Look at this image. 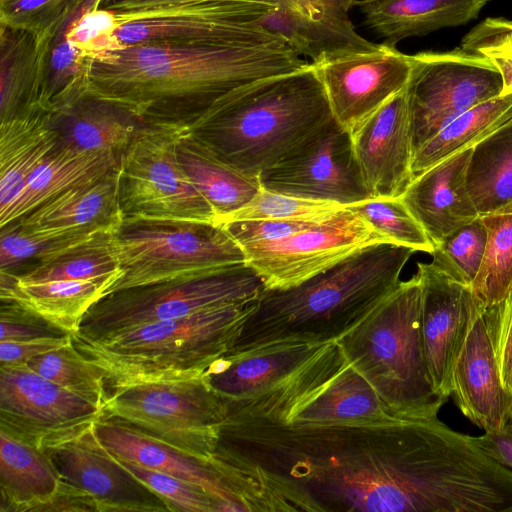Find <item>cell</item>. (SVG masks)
I'll return each instance as SVG.
<instances>
[{"mask_svg":"<svg viewBox=\"0 0 512 512\" xmlns=\"http://www.w3.org/2000/svg\"><path fill=\"white\" fill-rule=\"evenodd\" d=\"M363 180L373 198H400L414 179V147L406 87L351 133Z\"/></svg>","mask_w":512,"mask_h":512,"instance_id":"7402d4cb","label":"cell"},{"mask_svg":"<svg viewBox=\"0 0 512 512\" xmlns=\"http://www.w3.org/2000/svg\"><path fill=\"white\" fill-rule=\"evenodd\" d=\"M183 128L145 124L119 162L124 216L216 223L210 203L191 182L177 155Z\"/></svg>","mask_w":512,"mask_h":512,"instance_id":"8fae6325","label":"cell"},{"mask_svg":"<svg viewBox=\"0 0 512 512\" xmlns=\"http://www.w3.org/2000/svg\"><path fill=\"white\" fill-rule=\"evenodd\" d=\"M255 301L223 304L96 339L71 334L72 341L90 362L105 372L108 388L142 381L200 377L230 350Z\"/></svg>","mask_w":512,"mask_h":512,"instance_id":"5b68a950","label":"cell"},{"mask_svg":"<svg viewBox=\"0 0 512 512\" xmlns=\"http://www.w3.org/2000/svg\"><path fill=\"white\" fill-rule=\"evenodd\" d=\"M0 341L61 337L67 333L14 300L1 299Z\"/></svg>","mask_w":512,"mask_h":512,"instance_id":"c3c4849f","label":"cell"},{"mask_svg":"<svg viewBox=\"0 0 512 512\" xmlns=\"http://www.w3.org/2000/svg\"><path fill=\"white\" fill-rule=\"evenodd\" d=\"M110 281L52 280L23 283L0 273L1 299L14 300L57 328L74 334L88 310L107 295Z\"/></svg>","mask_w":512,"mask_h":512,"instance_id":"d6a6232c","label":"cell"},{"mask_svg":"<svg viewBox=\"0 0 512 512\" xmlns=\"http://www.w3.org/2000/svg\"><path fill=\"white\" fill-rule=\"evenodd\" d=\"M490 0H357L363 25L383 43L400 41L476 19Z\"/></svg>","mask_w":512,"mask_h":512,"instance_id":"83f0119b","label":"cell"},{"mask_svg":"<svg viewBox=\"0 0 512 512\" xmlns=\"http://www.w3.org/2000/svg\"><path fill=\"white\" fill-rule=\"evenodd\" d=\"M116 229L98 231L43 260L29 272L10 276L23 283L80 280L114 284L122 275L115 242Z\"/></svg>","mask_w":512,"mask_h":512,"instance_id":"8d00e7d4","label":"cell"},{"mask_svg":"<svg viewBox=\"0 0 512 512\" xmlns=\"http://www.w3.org/2000/svg\"><path fill=\"white\" fill-rule=\"evenodd\" d=\"M113 456L162 498L172 512H227L219 498L198 484Z\"/></svg>","mask_w":512,"mask_h":512,"instance_id":"f6af8a7d","label":"cell"},{"mask_svg":"<svg viewBox=\"0 0 512 512\" xmlns=\"http://www.w3.org/2000/svg\"><path fill=\"white\" fill-rule=\"evenodd\" d=\"M93 432L113 455L204 487L225 504L227 512H268L258 488L215 458L190 454L106 417L94 424Z\"/></svg>","mask_w":512,"mask_h":512,"instance_id":"ac0fdd59","label":"cell"},{"mask_svg":"<svg viewBox=\"0 0 512 512\" xmlns=\"http://www.w3.org/2000/svg\"><path fill=\"white\" fill-rule=\"evenodd\" d=\"M493 213H512V201L502 206Z\"/></svg>","mask_w":512,"mask_h":512,"instance_id":"6f0895ef","label":"cell"},{"mask_svg":"<svg viewBox=\"0 0 512 512\" xmlns=\"http://www.w3.org/2000/svg\"><path fill=\"white\" fill-rule=\"evenodd\" d=\"M68 0H0V24L24 29L39 38L63 12Z\"/></svg>","mask_w":512,"mask_h":512,"instance_id":"7dc6e473","label":"cell"},{"mask_svg":"<svg viewBox=\"0 0 512 512\" xmlns=\"http://www.w3.org/2000/svg\"><path fill=\"white\" fill-rule=\"evenodd\" d=\"M451 396L462 414L485 432L502 430L512 418V394L501 380L485 309L476 316L454 365Z\"/></svg>","mask_w":512,"mask_h":512,"instance_id":"603a6c76","label":"cell"},{"mask_svg":"<svg viewBox=\"0 0 512 512\" xmlns=\"http://www.w3.org/2000/svg\"><path fill=\"white\" fill-rule=\"evenodd\" d=\"M487 231L486 245L471 285L482 309L503 302L512 293V213L480 216Z\"/></svg>","mask_w":512,"mask_h":512,"instance_id":"f35d334b","label":"cell"},{"mask_svg":"<svg viewBox=\"0 0 512 512\" xmlns=\"http://www.w3.org/2000/svg\"><path fill=\"white\" fill-rule=\"evenodd\" d=\"M357 0H278L288 9L309 20H318L342 5H353Z\"/></svg>","mask_w":512,"mask_h":512,"instance_id":"9f6ffc18","label":"cell"},{"mask_svg":"<svg viewBox=\"0 0 512 512\" xmlns=\"http://www.w3.org/2000/svg\"><path fill=\"white\" fill-rule=\"evenodd\" d=\"M122 219L118 168L62 192L18 220L33 230L90 235L116 229Z\"/></svg>","mask_w":512,"mask_h":512,"instance_id":"4316f807","label":"cell"},{"mask_svg":"<svg viewBox=\"0 0 512 512\" xmlns=\"http://www.w3.org/2000/svg\"><path fill=\"white\" fill-rule=\"evenodd\" d=\"M264 290L263 279L246 262L125 288L96 302L74 334L96 339L137 325L184 317L223 304L253 302Z\"/></svg>","mask_w":512,"mask_h":512,"instance_id":"9c48e42d","label":"cell"},{"mask_svg":"<svg viewBox=\"0 0 512 512\" xmlns=\"http://www.w3.org/2000/svg\"><path fill=\"white\" fill-rule=\"evenodd\" d=\"M47 113L0 122V213L22 192L58 143L47 125Z\"/></svg>","mask_w":512,"mask_h":512,"instance_id":"e575fe53","label":"cell"},{"mask_svg":"<svg viewBox=\"0 0 512 512\" xmlns=\"http://www.w3.org/2000/svg\"><path fill=\"white\" fill-rule=\"evenodd\" d=\"M331 117L311 62L231 91L184 129L224 163L258 177Z\"/></svg>","mask_w":512,"mask_h":512,"instance_id":"277c9868","label":"cell"},{"mask_svg":"<svg viewBox=\"0 0 512 512\" xmlns=\"http://www.w3.org/2000/svg\"><path fill=\"white\" fill-rule=\"evenodd\" d=\"M177 155L191 182L215 211L217 224L246 205L261 188L258 177L224 163L184 128L177 141Z\"/></svg>","mask_w":512,"mask_h":512,"instance_id":"836d02e7","label":"cell"},{"mask_svg":"<svg viewBox=\"0 0 512 512\" xmlns=\"http://www.w3.org/2000/svg\"><path fill=\"white\" fill-rule=\"evenodd\" d=\"M389 243L430 254L434 245L402 198H370L348 205Z\"/></svg>","mask_w":512,"mask_h":512,"instance_id":"b9f144b4","label":"cell"},{"mask_svg":"<svg viewBox=\"0 0 512 512\" xmlns=\"http://www.w3.org/2000/svg\"><path fill=\"white\" fill-rule=\"evenodd\" d=\"M343 208L336 202L303 199L260 188L246 205L226 217L221 225L241 220L320 222Z\"/></svg>","mask_w":512,"mask_h":512,"instance_id":"ee69618b","label":"cell"},{"mask_svg":"<svg viewBox=\"0 0 512 512\" xmlns=\"http://www.w3.org/2000/svg\"><path fill=\"white\" fill-rule=\"evenodd\" d=\"M323 344H282L237 354H224L205 372L224 404L252 398L309 362Z\"/></svg>","mask_w":512,"mask_h":512,"instance_id":"484cf974","label":"cell"},{"mask_svg":"<svg viewBox=\"0 0 512 512\" xmlns=\"http://www.w3.org/2000/svg\"><path fill=\"white\" fill-rule=\"evenodd\" d=\"M467 185L480 216L512 201V120L473 148Z\"/></svg>","mask_w":512,"mask_h":512,"instance_id":"74e56055","label":"cell"},{"mask_svg":"<svg viewBox=\"0 0 512 512\" xmlns=\"http://www.w3.org/2000/svg\"><path fill=\"white\" fill-rule=\"evenodd\" d=\"M511 120L512 94L498 96L464 112L414 152V178L460 152L473 149Z\"/></svg>","mask_w":512,"mask_h":512,"instance_id":"d590c367","label":"cell"},{"mask_svg":"<svg viewBox=\"0 0 512 512\" xmlns=\"http://www.w3.org/2000/svg\"><path fill=\"white\" fill-rule=\"evenodd\" d=\"M415 252L372 244L296 286L265 289L225 354L340 340L398 286Z\"/></svg>","mask_w":512,"mask_h":512,"instance_id":"3957f363","label":"cell"},{"mask_svg":"<svg viewBox=\"0 0 512 512\" xmlns=\"http://www.w3.org/2000/svg\"><path fill=\"white\" fill-rule=\"evenodd\" d=\"M62 480L87 492L97 512H167L166 503L97 440L93 427L46 450Z\"/></svg>","mask_w":512,"mask_h":512,"instance_id":"44dd1931","label":"cell"},{"mask_svg":"<svg viewBox=\"0 0 512 512\" xmlns=\"http://www.w3.org/2000/svg\"><path fill=\"white\" fill-rule=\"evenodd\" d=\"M101 0H68L56 22L38 38L43 66V105L51 111L89 89L92 63L120 48L112 12Z\"/></svg>","mask_w":512,"mask_h":512,"instance_id":"e0dca14e","label":"cell"},{"mask_svg":"<svg viewBox=\"0 0 512 512\" xmlns=\"http://www.w3.org/2000/svg\"><path fill=\"white\" fill-rule=\"evenodd\" d=\"M507 426H508L509 428H511V429H512V418H511V420L509 421V423H508V425H507Z\"/></svg>","mask_w":512,"mask_h":512,"instance_id":"680465c9","label":"cell"},{"mask_svg":"<svg viewBox=\"0 0 512 512\" xmlns=\"http://www.w3.org/2000/svg\"><path fill=\"white\" fill-rule=\"evenodd\" d=\"M421 300L415 274L401 281L338 340L348 361L398 420L436 418L447 401L430 379L421 333Z\"/></svg>","mask_w":512,"mask_h":512,"instance_id":"8992f818","label":"cell"},{"mask_svg":"<svg viewBox=\"0 0 512 512\" xmlns=\"http://www.w3.org/2000/svg\"><path fill=\"white\" fill-rule=\"evenodd\" d=\"M486 238V228L478 217L435 243L430 263L450 278L471 287L483 258Z\"/></svg>","mask_w":512,"mask_h":512,"instance_id":"7bdbcfd3","label":"cell"},{"mask_svg":"<svg viewBox=\"0 0 512 512\" xmlns=\"http://www.w3.org/2000/svg\"><path fill=\"white\" fill-rule=\"evenodd\" d=\"M485 310L492 326L501 380L512 394V293L503 302Z\"/></svg>","mask_w":512,"mask_h":512,"instance_id":"681fc988","label":"cell"},{"mask_svg":"<svg viewBox=\"0 0 512 512\" xmlns=\"http://www.w3.org/2000/svg\"><path fill=\"white\" fill-rule=\"evenodd\" d=\"M72 340V335L40 337L23 341H0V366L26 364L29 360L58 349Z\"/></svg>","mask_w":512,"mask_h":512,"instance_id":"816d5d0a","label":"cell"},{"mask_svg":"<svg viewBox=\"0 0 512 512\" xmlns=\"http://www.w3.org/2000/svg\"><path fill=\"white\" fill-rule=\"evenodd\" d=\"M472 150L460 152L416 176L401 197L433 245L480 217L467 185Z\"/></svg>","mask_w":512,"mask_h":512,"instance_id":"cb8c5ba5","label":"cell"},{"mask_svg":"<svg viewBox=\"0 0 512 512\" xmlns=\"http://www.w3.org/2000/svg\"><path fill=\"white\" fill-rule=\"evenodd\" d=\"M389 243L344 207L334 216L285 238L242 246L265 289H287L331 268L366 246Z\"/></svg>","mask_w":512,"mask_h":512,"instance_id":"2e32d148","label":"cell"},{"mask_svg":"<svg viewBox=\"0 0 512 512\" xmlns=\"http://www.w3.org/2000/svg\"><path fill=\"white\" fill-rule=\"evenodd\" d=\"M416 275L422 291L421 333L430 379L435 390L448 399L454 365L482 308L470 286L431 263L418 262Z\"/></svg>","mask_w":512,"mask_h":512,"instance_id":"ffe728a7","label":"cell"},{"mask_svg":"<svg viewBox=\"0 0 512 512\" xmlns=\"http://www.w3.org/2000/svg\"><path fill=\"white\" fill-rule=\"evenodd\" d=\"M411 57L406 91L414 152L464 112L501 95L497 69L461 47Z\"/></svg>","mask_w":512,"mask_h":512,"instance_id":"7c38bea8","label":"cell"},{"mask_svg":"<svg viewBox=\"0 0 512 512\" xmlns=\"http://www.w3.org/2000/svg\"><path fill=\"white\" fill-rule=\"evenodd\" d=\"M37 374L105 410L109 390L105 372L90 362L71 340L64 346L29 360Z\"/></svg>","mask_w":512,"mask_h":512,"instance_id":"ab89813d","label":"cell"},{"mask_svg":"<svg viewBox=\"0 0 512 512\" xmlns=\"http://www.w3.org/2000/svg\"><path fill=\"white\" fill-rule=\"evenodd\" d=\"M0 228V273L12 276L29 272L43 260L92 235L33 230L19 220Z\"/></svg>","mask_w":512,"mask_h":512,"instance_id":"60d3db41","label":"cell"},{"mask_svg":"<svg viewBox=\"0 0 512 512\" xmlns=\"http://www.w3.org/2000/svg\"><path fill=\"white\" fill-rule=\"evenodd\" d=\"M276 5L202 1L113 13V36L119 47L157 42L257 44L284 41L259 23V18Z\"/></svg>","mask_w":512,"mask_h":512,"instance_id":"4fadbf2b","label":"cell"},{"mask_svg":"<svg viewBox=\"0 0 512 512\" xmlns=\"http://www.w3.org/2000/svg\"><path fill=\"white\" fill-rule=\"evenodd\" d=\"M94 499L85 491L62 480L52 498L39 512H95Z\"/></svg>","mask_w":512,"mask_h":512,"instance_id":"f5cc1de1","label":"cell"},{"mask_svg":"<svg viewBox=\"0 0 512 512\" xmlns=\"http://www.w3.org/2000/svg\"><path fill=\"white\" fill-rule=\"evenodd\" d=\"M45 112L37 36L0 24V122Z\"/></svg>","mask_w":512,"mask_h":512,"instance_id":"1f68e13d","label":"cell"},{"mask_svg":"<svg viewBox=\"0 0 512 512\" xmlns=\"http://www.w3.org/2000/svg\"><path fill=\"white\" fill-rule=\"evenodd\" d=\"M310 64L284 41L133 44L94 60L89 90L146 124L187 128L231 91Z\"/></svg>","mask_w":512,"mask_h":512,"instance_id":"7a4b0ae2","label":"cell"},{"mask_svg":"<svg viewBox=\"0 0 512 512\" xmlns=\"http://www.w3.org/2000/svg\"><path fill=\"white\" fill-rule=\"evenodd\" d=\"M213 458L268 512H504L512 472L437 417L381 423L225 421Z\"/></svg>","mask_w":512,"mask_h":512,"instance_id":"6da1fadb","label":"cell"},{"mask_svg":"<svg viewBox=\"0 0 512 512\" xmlns=\"http://www.w3.org/2000/svg\"><path fill=\"white\" fill-rule=\"evenodd\" d=\"M475 443L492 459L512 471V429L506 426L502 430L485 432L474 436Z\"/></svg>","mask_w":512,"mask_h":512,"instance_id":"db71d44e","label":"cell"},{"mask_svg":"<svg viewBox=\"0 0 512 512\" xmlns=\"http://www.w3.org/2000/svg\"><path fill=\"white\" fill-rule=\"evenodd\" d=\"M261 188L344 207L372 198L360 171L352 137L334 117L315 128L258 175Z\"/></svg>","mask_w":512,"mask_h":512,"instance_id":"5bb4252c","label":"cell"},{"mask_svg":"<svg viewBox=\"0 0 512 512\" xmlns=\"http://www.w3.org/2000/svg\"><path fill=\"white\" fill-rule=\"evenodd\" d=\"M46 120L60 146L119 157L146 124L130 108L90 90L49 111Z\"/></svg>","mask_w":512,"mask_h":512,"instance_id":"d4e9b609","label":"cell"},{"mask_svg":"<svg viewBox=\"0 0 512 512\" xmlns=\"http://www.w3.org/2000/svg\"><path fill=\"white\" fill-rule=\"evenodd\" d=\"M321 222V221H320ZM318 222L285 220H241L222 224L235 241L244 246L285 238Z\"/></svg>","mask_w":512,"mask_h":512,"instance_id":"f907efd6","label":"cell"},{"mask_svg":"<svg viewBox=\"0 0 512 512\" xmlns=\"http://www.w3.org/2000/svg\"><path fill=\"white\" fill-rule=\"evenodd\" d=\"M119 162L120 157L109 151H80L57 143L22 192L0 213V227L68 189L109 174L119 168Z\"/></svg>","mask_w":512,"mask_h":512,"instance_id":"f546056e","label":"cell"},{"mask_svg":"<svg viewBox=\"0 0 512 512\" xmlns=\"http://www.w3.org/2000/svg\"><path fill=\"white\" fill-rule=\"evenodd\" d=\"M333 117L350 134L410 78L412 57L385 43L314 64Z\"/></svg>","mask_w":512,"mask_h":512,"instance_id":"d6986e66","label":"cell"},{"mask_svg":"<svg viewBox=\"0 0 512 512\" xmlns=\"http://www.w3.org/2000/svg\"><path fill=\"white\" fill-rule=\"evenodd\" d=\"M460 47L486 58L497 69L503 85L500 96L512 94V20L485 18L463 37Z\"/></svg>","mask_w":512,"mask_h":512,"instance_id":"bcb514c9","label":"cell"},{"mask_svg":"<svg viewBox=\"0 0 512 512\" xmlns=\"http://www.w3.org/2000/svg\"><path fill=\"white\" fill-rule=\"evenodd\" d=\"M353 5H342L323 18L309 20L279 3L259 18L269 32L284 40L313 64L337 57L368 52L380 45L359 35L350 19Z\"/></svg>","mask_w":512,"mask_h":512,"instance_id":"f1b7e54d","label":"cell"},{"mask_svg":"<svg viewBox=\"0 0 512 512\" xmlns=\"http://www.w3.org/2000/svg\"><path fill=\"white\" fill-rule=\"evenodd\" d=\"M121 277L108 293L246 262L221 224L124 216L115 230Z\"/></svg>","mask_w":512,"mask_h":512,"instance_id":"ba28073f","label":"cell"},{"mask_svg":"<svg viewBox=\"0 0 512 512\" xmlns=\"http://www.w3.org/2000/svg\"><path fill=\"white\" fill-rule=\"evenodd\" d=\"M202 1H239L276 5L278 0H101L99 8L112 13H125L154 7Z\"/></svg>","mask_w":512,"mask_h":512,"instance_id":"11a10c76","label":"cell"},{"mask_svg":"<svg viewBox=\"0 0 512 512\" xmlns=\"http://www.w3.org/2000/svg\"><path fill=\"white\" fill-rule=\"evenodd\" d=\"M105 410L32 371L0 366V429L47 450L91 429Z\"/></svg>","mask_w":512,"mask_h":512,"instance_id":"9a60e30c","label":"cell"},{"mask_svg":"<svg viewBox=\"0 0 512 512\" xmlns=\"http://www.w3.org/2000/svg\"><path fill=\"white\" fill-rule=\"evenodd\" d=\"M61 482L46 450L0 429V512H39Z\"/></svg>","mask_w":512,"mask_h":512,"instance_id":"4dcf8cb0","label":"cell"},{"mask_svg":"<svg viewBox=\"0 0 512 512\" xmlns=\"http://www.w3.org/2000/svg\"><path fill=\"white\" fill-rule=\"evenodd\" d=\"M204 375L109 387L104 417L190 454L213 458L227 412Z\"/></svg>","mask_w":512,"mask_h":512,"instance_id":"30bf717a","label":"cell"},{"mask_svg":"<svg viewBox=\"0 0 512 512\" xmlns=\"http://www.w3.org/2000/svg\"><path fill=\"white\" fill-rule=\"evenodd\" d=\"M240 422L334 423L396 421L375 390L351 365L338 341L304 366L247 401Z\"/></svg>","mask_w":512,"mask_h":512,"instance_id":"52a82bcc","label":"cell"}]
</instances>
